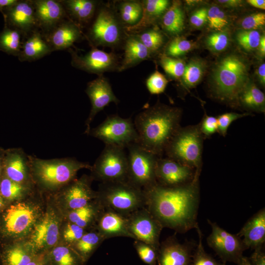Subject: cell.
Returning <instances> with one entry per match:
<instances>
[{
    "label": "cell",
    "instance_id": "54",
    "mask_svg": "<svg viewBox=\"0 0 265 265\" xmlns=\"http://www.w3.org/2000/svg\"><path fill=\"white\" fill-rule=\"evenodd\" d=\"M248 259L251 265H265V253L263 247L255 249Z\"/></svg>",
    "mask_w": 265,
    "mask_h": 265
},
{
    "label": "cell",
    "instance_id": "42",
    "mask_svg": "<svg viewBox=\"0 0 265 265\" xmlns=\"http://www.w3.org/2000/svg\"><path fill=\"white\" fill-rule=\"evenodd\" d=\"M26 185L16 183L4 178L0 183V191L3 197L8 200H15L23 197L27 191Z\"/></svg>",
    "mask_w": 265,
    "mask_h": 265
},
{
    "label": "cell",
    "instance_id": "8",
    "mask_svg": "<svg viewBox=\"0 0 265 265\" xmlns=\"http://www.w3.org/2000/svg\"><path fill=\"white\" fill-rule=\"evenodd\" d=\"M124 148L105 145L91 166V177L101 183L127 181L128 159Z\"/></svg>",
    "mask_w": 265,
    "mask_h": 265
},
{
    "label": "cell",
    "instance_id": "14",
    "mask_svg": "<svg viewBox=\"0 0 265 265\" xmlns=\"http://www.w3.org/2000/svg\"><path fill=\"white\" fill-rule=\"evenodd\" d=\"M195 171V169L172 159L159 157L156 167V181L162 186H180L191 182Z\"/></svg>",
    "mask_w": 265,
    "mask_h": 265
},
{
    "label": "cell",
    "instance_id": "1",
    "mask_svg": "<svg viewBox=\"0 0 265 265\" xmlns=\"http://www.w3.org/2000/svg\"><path fill=\"white\" fill-rule=\"evenodd\" d=\"M201 172L196 170L193 179L184 185L168 187L157 183L143 190L146 207L163 228L184 233L199 226L197 217Z\"/></svg>",
    "mask_w": 265,
    "mask_h": 265
},
{
    "label": "cell",
    "instance_id": "15",
    "mask_svg": "<svg viewBox=\"0 0 265 265\" xmlns=\"http://www.w3.org/2000/svg\"><path fill=\"white\" fill-rule=\"evenodd\" d=\"M85 93L91 104L90 113L85 123L86 128L84 133L87 134L91 129L90 124L96 114L110 103L117 104L119 100L113 93L108 80L103 75L89 81L87 84Z\"/></svg>",
    "mask_w": 265,
    "mask_h": 265
},
{
    "label": "cell",
    "instance_id": "18",
    "mask_svg": "<svg viewBox=\"0 0 265 265\" xmlns=\"http://www.w3.org/2000/svg\"><path fill=\"white\" fill-rule=\"evenodd\" d=\"M91 176L83 175L65 186L62 191V197L69 211L82 207L97 197V191L91 187Z\"/></svg>",
    "mask_w": 265,
    "mask_h": 265
},
{
    "label": "cell",
    "instance_id": "28",
    "mask_svg": "<svg viewBox=\"0 0 265 265\" xmlns=\"http://www.w3.org/2000/svg\"><path fill=\"white\" fill-rule=\"evenodd\" d=\"M151 56V53L138 38L134 35L131 34L125 40L124 57L118 71L132 67L149 59Z\"/></svg>",
    "mask_w": 265,
    "mask_h": 265
},
{
    "label": "cell",
    "instance_id": "9",
    "mask_svg": "<svg viewBox=\"0 0 265 265\" xmlns=\"http://www.w3.org/2000/svg\"><path fill=\"white\" fill-rule=\"evenodd\" d=\"M87 135L102 141L105 145L123 148L138 142V134L131 118H123L117 114L108 116L97 127L90 129Z\"/></svg>",
    "mask_w": 265,
    "mask_h": 265
},
{
    "label": "cell",
    "instance_id": "50",
    "mask_svg": "<svg viewBox=\"0 0 265 265\" xmlns=\"http://www.w3.org/2000/svg\"><path fill=\"white\" fill-rule=\"evenodd\" d=\"M86 232V230L77 225L69 222L63 232L64 240L72 246L77 242Z\"/></svg>",
    "mask_w": 265,
    "mask_h": 265
},
{
    "label": "cell",
    "instance_id": "64",
    "mask_svg": "<svg viewBox=\"0 0 265 265\" xmlns=\"http://www.w3.org/2000/svg\"></svg>",
    "mask_w": 265,
    "mask_h": 265
},
{
    "label": "cell",
    "instance_id": "47",
    "mask_svg": "<svg viewBox=\"0 0 265 265\" xmlns=\"http://www.w3.org/2000/svg\"><path fill=\"white\" fill-rule=\"evenodd\" d=\"M134 240L133 246L140 259L148 265H156L158 251L152 246L142 241Z\"/></svg>",
    "mask_w": 265,
    "mask_h": 265
},
{
    "label": "cell",
    "instance_id": "63",
    "mask_svg": "<svg viewBox=\"0 0 265 265\" xmlns=\"http://www.w3.org/2000/svg\"><path fill=\"white\" fill-rule=\"evenodd\" d=\"M4 157H1L0 155V172L1 167V163H3V161L1 162V160H3Z\"/></svg>",
    "mask_w": 265,
    "mask_h": 265
},
{
    "label": "cell",
    "instance_id": "6",
    "mask_svg": "<svg viewBox=\"0 0 265 265\" xmlns=\"http://www.w3.org/2000/svg\"><path fill=\"white\" fill-rule=\"evenodd\" d=\"M204 139L199 123L181 127L167 145L164 154L167 158L201 170Z\"/></svg>",
    "mask_w": 265,
    "mask_h": 265
},
{
    "label": "cell",
    "instance_id": "48",
    "mask_svg": "<svg viewBox=\"0 0 265 265\" xmlns=\"http://www.w3.org/2000/svg\"><path fill=\"white\" fill-rule=\"evenodd\" d=\"M168 83L165 77L156 70L146 80V85L150 94H159L165 91Z\"/></svg>",
    "mask_w": 265,
    "mask_h": 265
},
{
    "label": "cell",
    "instance_id": "10",
    "mask_svg": "<svg viewBox=\"0 0 265 265\" xmlns=\"http://www.w3.org/2000/svg\"><path fill=\"white\" fill-rule=\"evenodd\" d=\"M123 24L113 9L108 6L101 8L89 31V38L96 46L114 48L123 37Z\"/></svg>",
    "mask_w": 265,
    "mask_h": 265
},
{
    "label": "cell",
    "instance_id": "56",
    "mask_svg": "<svg viewBox=\"0 0 265 265\" xmlns=\"http://www.w3.org/2000/svg\"><path fill=\"white\" fill-rule=\"evenodd\" d=\"M216 3L225 7L236 8L241 5L242 1L240 0H218Z\"/></svg>",
    "mask_w": 265,
    "mask_h": 265
},
{
    "label": "cell",
    "instance_id": "11",
    "mask_svg": "<svg viewBox=\"0 0 265 265\" xmlns=\"http://www.w3.org/2000/svg\"><path fill=\"white\" fill-rule=\"evenodd\" d=\"M212 232L207 238L208 245L212 248L223 263L227 262L238 264L246 248L242 239L237 235L228 232L215 222L207 219Z\"/></svg>",
    "mask_w": 265,
    "mask_h": 265
},
{
    "label": "cell",
    "instance_id": "60",
    "mask_svg": "<svg viewBox=\"0 0 265 265\" xmlns=\"http://www.w3.org/2000/svg\"><path fill=\"white\" fill-rule=\"evenodd\" d=\"M258 48L260 54L264 56L265 54V37L264 35L261 36Z\"/></svg>",
    "mask_w": 265,
    "mask_h": 265
},
{
    "label": "cell",
    "instance_id": "61",
    "mask_svg": "<svg viewBox=\"0 0 265 265\" xmlns=\"http://www.w3.org/2000/svg\"><path fill=\"white\" fill-rule=\"evenodd\" d=\"M237 265H251L248 261V258L243 256L240 262Z\"/></svg>",
    "mask_w": 265,
    "mask_h": 265
},
{
    "label": "cell",
    "instance_id": "25",
    "mask_svg": "<svg viewBox=\"0 0 265 265\" xmlns=\"http://www.w3.org/2000/svg\"><path fill=\"white\" fill-rule=\"evenodd\" d=\"M242 239L246 248L263 247L265 241V209L253 215L237 234Z\"/></svg>",
    "mask_w": 265,
    "mask_h": 265
},
{
    "label": "cell",
    "instance_id": "29",
    "mask_svg": "<svg viewBox=\"0 0 265 265\" xmlns=\"http://www.w3.org/2000/svg\"><path fill=\"white\" fill-rule=\"evenodd\" d=\"M104 208L97 198L85 206L69 211V222L74 223L86 230L88 228L95 229L98 219Z\"/></svg>",
    "mask_w": 265,
    "mask_h": 265
},
{
    "label": "cell",
    "instance_id": "19",
    "mask_svg": "<svg viewBox=\"0 0 265 265\" xmlns=\"http://www.w3.org/2000/svg\"><path fill=\"white\" fill-rule=\"evenodd\" d=\"M34 210L24 202L10 206L4 215L6 230L11 234L19 235L26 232L32 226L36 219Z\"/></svg>",
    "mask_w": 265,
    "mask_h": 265
},
{
    "label": "cell",
    "instance_id": "62",
    "mask_svg": "<svg viewBox=\"0 0 265 265\" xmlns=\"http://www.w3.org/2000/svg\"><path fill=\"white\" fill-rule=\"evenodd\" d=\"M3 205V201L2 197L0 196V208Z\"/></svg>",
    "mask_w": 265,
    "mask_h": 265
},
{
    "label": "cell",
    "instance_id": "40",
    "mask_svg": "<svg viewBox=\"0 0 265 265\" xmlns=\"http://www.w3.org/2000/svg\"><path fill=\"white\" fill-rule=\"evenodd\" d=\"M196 229L198 235V242L192 254L190 265H226L216 261L205 251L202 242L203 235L199 226Z\"/></svg>",
    "mask_w": 265,
    "mask_h": 265
},
{
    "label": "cell",
    "instance_id": "31",
    "mask_svg": "<svg viewBox=\"0 0 265 265\" xmlns=\"http://www.w3.org/2000/svg\"><path fill=\"white\" fill-rule=\"evenodd\" d=\"M66 12L80 24L88 23L96 11L97 1L93 0H59Z\"/></svg>",
    "mask_w": 265,
    "mask_h": 265
},
{
    "label": "cell",
    "instance_id": "7",
    "mask_svg": "<svg viewBox=\"0 0 265 265\" xmlns=\"http://www.w3.org/2000/svg\"><path fill=\"white\" fill-rule=\"evenodd\" d=\"M127 148V181L143 190L156 185V167L159 157L137 143H132Z\"/></svg>",
    "mask_w": 265,
    "mask_h": 265
},
{
    "label": "cell",
    "instance_id": "39",
    "mask_svg": "<svg viewBox=\"0 0 265 265\" xmlns=\"http://www.w3.org/2000/svg\"><path fill=\"white\" fill-rule=\"evenodd\" d=\"M133 34L146 47L152 54L158 51L164 43L162 33L156 29H144Z\"/></svg>",
    "mask_w": 265,
    "mask_h": 265
},
{
    "label": "cell",
    "instance_id": "44",
    "mask_svg": "<svg viewBox=\"0 0 265 265\" xmlns=\"http://www.w3.org/2000/svg\"><path fill=\"white\" fill-rule=\"evenodd\" d=\"M261 37L260 32L257 30H242L237 33L236 40L243 49L252 52L258 48Z\"/></svg>",
    "mask_w": 265,
    "mask_h": 265
},
{
    "label": "cell",
    "instance_id": "20",
    "mask_svg": "<svg viewBox=\"0 0 265 265\" xmlns=\"http://www.w3.org/2000/svg\"><path fill=\"white\" fill-rule=\"evenodd\" d=\"M59 236V225L56 216L47 213L35 226L31 236V249L35 253L54 246Z\"/></svg>",
    "mask_w": 265,
    "mask_h": 265
},
{
    "label": "cell",
    "instance_id": "22",
    "mask_svg": "<svg viewBox=\"0 0 265 265\" xmlns=\"http://www.w3.org/2000/svg\"><path fill=\"white\" fill-rule=\"evenodd\" d=\"M28 156L22 148L13 149L7 152L3 163L7 178L27 186L32 178Z\"/></svg>",
    "mask_w": 265,
    "mask_h": 265
},
{
    "label": "cell",
    "instance_id": "32",
    "mask_svg": "<svg viewBox=\"0 0 265 265\" xmlns=\"http://www.w3.org/2000/svg\"><path fill=\"white\" fill-rule=\"evenodd\" d=\"M161 26L170 34L176 35L185 28V15L181 2L174 0L161 17Z\"/></svg>",
    "mask_w": 265,
    "mask_h": 265
},
{
    "label": "cell",
    "instance_id": "41",
    "mask_svg": "<svg viewBox=\"0 0 265 265\" xmlns=\"http://www.w3.org/2000/svg\"><path fill=\"white\" fill-rule=\"evenodd\" d=\"M159 62L165 72L169 76L175 80H180L182 78L186 67L183 60L163 54L160 56Z\"/></svg>",
    "mask_w": 265,
    "mask_h": 265
},
{
    "label": "cell",
    "instance_id": "17",
    "mask_svg": "<svg viewBox=\"0 0 265 265\" xmlns=\"http://www.w3.org/2000/svg\"><path fill=\"white\" fill-rule=\"evenodd\" d=\"M4 23L27 34L37 26L32 0H18L3 13Z\"/></svg>",
    "mask_w": 265,
    "mask_h": 265
},
{
    "label": "cell",
    "instance_id": "34",
    "mask_svg": "<svg viewBox=\"0 0 265 265\" xmlns=\"http://www.w3.org/2000/svg\"><path fill=\"white\" fill-rule=\"evenodd\" d=\"M22 34L18 30L5 24L3 30L0 33V51L18 56L22 47Z\"/></svg>",
    "mask_w": 265,
    "mask_h": 265
},
{
    "label": "cell",
    "instance_id": "57",
    "mask_svg": "<svg viewBox=\"0 0 265 265\" xmlns=\"http://www.w3.org/2000/svg\"><path fill=\"white\" fill-rule=\"evenodd\" d=\"M257 75L260 83L262 86L265 84V64L262 63L257 70Z\"/></svg>",
    "mask_w": 265,
    "mask_h": 265
},
{
    "label": "cell",
    "instance_id": "2",
    "mask_svg": "<svg viewBox=\"0 0 265 265\" xmlns=\"http://www.w3.org/2000/svg\"><path fill=\"white\" fill-rule=\"evenodd\" d=\"M182 110L157 103L138 113L134 120L137 143L148 151L162 157L170 141L181 127Z\"/></svg>",
    "mask_w": 265,
    "mask_h": 265
},
{
    "label": "cell",
    "instance_id": "21",
    "mask_svg": "<svg viewBox=\"0 0 265 265\" xmlns=\"http://www.w3.org/2000/svg\"><path fill=\"white\" fill-rule=\"evenodd\" d=\"M38 26L48 32L64 21L66 12L59 0H32Z\"/></svg>",
    "mask_w": 265,
    "mask_h": 265
},
{
    "label": "cell",
    "instance_id": "30",
    "mask_svg": "<svg viewBox=\"0 0 265 265\" xmlns=\"http://www.w3.org/2000/svg\"><path fill=\"white\" fill-rule=\"evenodd\" d=\"M257 112H265V96L253 82L250 81L240 93L238 98V107Z\"/></svg>",
    "mask_w": 265,
    "mask_h": 265
},
{
    "label": "cell",
    "instance_id": "51",
    "mask_svg": "<svg viewBox=\"0 0 265 265\" xmlns=\"http://www.w3.org/2000/svg\"><path fill=\"white\" fill-rule=\"evenodd\" d=\"M265 14L259 12L245 17L241 21V26L243 30H256L265 26Z\"/></svg>",
    "mask_w": 265,
    "mask_h": 265
},
{
    "label": "cell",
    "instance_id": "58",
    "mask_svg": "<svg viewBox=\"0 0 265 265\" xmlns=\"http://www.w3.org/2000/svg\"><path fill=\"white\" fill-rule=\"evenodd\" d=\"M18 0H0V12L3 14V11L7 8L15 4Z\"/></svg>",
    "mask_w": 265,
    "mask_h": 265
},
{
    "label": "cell",
    "instance_id": "36",
    "mask_svg": "<svg viewBox=\"0 0 265 265\" xmlns=\"http://www.w3.org/2000/svg\"><path fill=\"white\" fill-rule=\"evenodd\" d=\"M35 255L31 248L19 245H15L3 253L2 265H26Z\"/></svg>",
    "mask_w": 265,
    "mask_h": 265
},
{
    "label": "cell",
    "instance_id": "5",
    "mask_svg": "<svg viewBox=\"0 0 265 265\" xmlns=\"http://www.w3.org/2000/svg\"><path fill=\"white\" fill-rule=\"evenodd\" d=\"M97 199L104 209L127 216L146 207L145 193L127 181L101 183Z\"/></svg>",
    "mask_w": 265,
    "mask_h": 265
},
{
    "label": "cell",
    "instance_id": "13",
    "mask_svg": "<svg viewBox=\"0 0 265 265\" xmlns=\"http://www.w3.org/2000/svg\"><path fill=\"white\" fill-rule=\"evenodd\" d=\"M73 67L99 76L106 72L118 70V57L114 53H107L93 47L84 55H79L70 50Z\"/></svg>",
    "mask_w": 265,
    "mask_h": 265
},
{
    "label": "cell",
    "instance_id": "52",
    "mask_svg": "<svg viewBox=\"0 0 265 265\" xmlns=\"http://www.w3.org/2000/svg\"><path fill=\"white\" fill-rule=\"evenodd\" d=\"M199 125L205 138H208L217 131L216 117L209 116L205 113Z\"/></svg>",
    "mask_w": 265,
    "mask_h": 265
},
{
    "label": "cell",
    "instance_id": "27",
    "mask_svg": "<svg viewBox=\"0 0 265 265\" xmlns=\"http://www.w3.org/2000/svg\"><path fill=\"white\" fill-rule=\"evenodd\" d=\"M53 50L49 43L39 32L33 30L30 33L22 44L21 51L18 55L21 61H32L50 54Z\"/></svg>",
    "mask_w": 265,
    "mask_h": 265
},
{
    "label": "cell",
    "instance_id": "49",
    "mask_svg": "<svg viewBox=\"0 0 265 265\" xmlns=\"http://www.w3.org/2000/svg\"><path fill=\"white\" fill-rule=\"evenodd\" d=\"M252 115L250 112L238 113L234 112H226L218 115L217 118V132L225 137L227 133L228 129L232 122L239 118Z\"/></svg>",
    "mask_w": 265,
    "mask_h": 265
},
{
    "label": "cell",
    "instance_id": "3",
    "mask_svg": "<svg viewBox=\"0 0 265 265\" xmlns=\"http://www.w3.org/2000/svg\"><path fill=\"white\" fill-rule=\"evenodd\" d=\"M249 64L242 56L230 53L213 66L210 80L212 96L233 107H238V98L250 81Z\"/></svg>",
    "mask_w": 265,
    "mask_h": 265
},
{
    "label": "cell",
    "instance_id": "43",
    "mask_svg": "<svg viewBox=\"0 0 265 265\" xmlns=\"http://www.w3.org/2000/svg\"><path fill=\"white\" fill-rule=\"evenodd\" d=\"M195 46V43L192 41L176 37L168 43L164 54L171 57L179 58L192 50Z\"/></svg>",
    "mask_w": 265,
    "mask_h": 265
},
{
    "label": "cell",
    "instance_id": "46",
    "mask_svg": "<svg viewBox=\"0 0 265 265\" xmlns=\"http://www.w3.org/2000/svg\"><path fill=\"white\" fill-rule=\"evenodd\" d=\"M207 22L209 27L216 31L222 30L228 23L225 12L216 6L208 9Z\"/></svg>",
    "mask_w": 265,
    "mask_h": 265
},
{
    "label": "cell",
    "instance_id": "4",
    "mask_svg": "<svg viewBox=\"0 0 265 265\" xmlns=\"http://www.w3.org/2000/svg\"><path fill=\"white\" fill-rule=\"evenodd\" d=\"M32 179L40 186L53 190L64 187L76 179L78 172L91 169L88 162L74 158L42 159L28 155Z\"/></svg>",
    "mask_w": 265,
    "mask_h": 265
},
{
    "label": "cell",
    "instance_id": "12",
    "mask_svg": "<svg viewBox=\"0 0 265 265\" xmlns=\"http://www.w3.org/2000/svg\"><path fill=\"white\" fill-rule=\"evenodd\" d=\"M128 228L133 239L142 241L158 251L163 227L145 207L127 216Z\"/></svg>",
    "mask_w": 265,
    "mask_h": 265
},
{
    "label": "cell",
    "instance_id": "55",
    "mask_svg": "<svg viewBox=\"0 0 265 265\" xmlns=\"http://www.w3.org/2000/svg\"><path fill=\"white\" fill-rule=\"evenodd\" d=\"M26 265H51V264L48 255L45 257H41L36 254Z\"/></svg>",
    "mask_w": 265,
    "mask_h": 265
},
{
    "label": "cell",
    "instance_id": "26",
    "mask_svg": "<svg viewBox=\"0 0 265 265\" xmlns=\"http://www.w3.org/2000/svg\"><path fill=\"white\" fill-rule=\"evenodd\" d=\"M142 14L139 21L135 25L126 26L125 29L132 33H137L152 25L162 16L170 6L167 0H145L141 1Z\"/></svg>",
    "mask_w": 265,
    "mask_h": 265
},
{
    "label": "cell",
    "instance_id": "38",
    "mask_svg": "<svg viewBox=\"0 0 265 265\" xmlns=\"http://www.w3.org/2000/svg\"><path fill=\"white\" fill-rule=\"evenodd\" d=\"M119 20L126 26L136 24L140 20L142 14V5L141 1L125 0L119 5Z\"/></svg>",
    "mask_w": 265,
    "mask_h": 265
},
{
    "label": "cell",
    "instance_id": "35",
    "mask_svg": "<svg viewBox=\"0 0 265 265\" xmlns=\"http://www.w3.org/2000/svg\"><path fill=\"white\" fill-rule=\"evenodd\" d=\"M51 265H84L85 262L70 246L62 245L53 248L48 254Z\"/></svg>",
    "mask_w": 265,
    "mask_h": 265
},
{
    "label": "cell",
    "instance_id": "23",
    "mask_svg": "<svg viewBox=\"0 0 265 265\" xmlns=\"http://www.w3.org/2000/svg\"><path fill=\"white\" fill-rule=\"evenodd\" d=\"M81 37L80 26L71 21H63L45 37L53 51L69 48Z\"/></svg>",
    "mask_w": 265,
    "mask_h": 265
},
{
    "label": "cell",
    "instance_id": "33",
    "mask_svg": "<svg viewBox=\"0 0 265 265\" xmlns=\"http://www.w3.org/2000/svg\"><path fill=\"white\" fill-rule=\"evenodd\" d=\"M105 240L104 238L96 230L93 229L85 232L71 247L86 262Z\"/></svg>",
    "mask_w": 265,
    "mask_h": 265
},
{
    "label": "cell",
    "instance_id": "53",
    "mask_svg": "<svg viewBox=\"0 0 265 265\" xmlns=\"http://www.w3.org/2000/svg\"><path fill=\"white\" fill-rule=\"evenodd\" d=\"M208 9L205 7L201 8L191 15L190 23L195 27L202 26L207 22Z\"/></svg>",
    "mask_w": 265,
    "mask_h": 265
},
{
    "label": "cell",
    "instance_id": "59",
    "mask_svg": "<svg viewBox=\"0 0 265 265\" xmlns=\"http://www.w3.org/2000/svg\"><path fill=\"white\" fill-rule=\"evenodd\" d=\"M247 2L251 6L261 9H265V0H248Z\"/></svg>",
    "mask_w": 265,
    "mask_h": 265
},
{
    "label": "cell",
    "instance_id": "37",
    "mask_svg": "<svg viewBox=\"0 0 265 265\" xmlns=\"http://www.w3.org/2000/svg\"><path fill=\"white\" fill-rule=\"evenodd\" d=\"M206 64L200 59H191L186 65L182 78L183 85L186 89L195 87L201 80L206 71Z\"/></svg>",
    "mask_w": 265,
    "mask_h": 265
},
{
    "label": "cell",
    "instance_id": "16",
    "mask_svg": "<svg viewBox=\"0 0 265 265\" xmlns=\"http://www.w3.org/2000/svg\"><path fill=\"white\" fill-rule=\"evenodd\" d=\"M196 244L192 242L180 243L175 235L160 243L157 253L158 265H190L192 250Z\"/></svg>",
    "mask_w": 265,
    "mask_h": 265
},
{
    "label": "cell",
    "instance_id": "24",
    "mask_svg": "<svg viewBox=\"0 0 265 265\" xmlns=\"http://www.w3.org/2000/svg\"><path fill=\"white\" fill-rule=\"evenodd\" d=\"M96 230L105 239L115 237L133 238L128 230L127 216L104 209L95 226Z\"/></svg>",
    "mask_w": 265,
    "mask_h": 265
},
{
    "label": "cell",
    "instance_id": "45",
    "mask_svg": "<svg viewBox=\"0 0 265 265\" xmlns=\"http://www.w3.org/2000/svg\"><path fill=\"white\" fill-rule=\"evenodd\" d=\"M230 38L226 31H216L210 34L207 38L205 43L208 48L213 52L224 51L229 46Z\"/></svg>",
    "mask_w": 265,
    "mask_h": 265
}]
</instances>
